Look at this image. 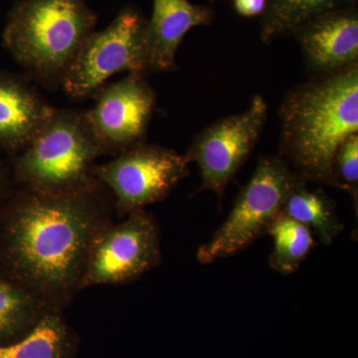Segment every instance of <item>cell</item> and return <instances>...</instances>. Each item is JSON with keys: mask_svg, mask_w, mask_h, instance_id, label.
I'll return each instance as SVG.
<instances>
[{"mask_svg": "<svg viewBox=\"0 0 358 358\" xmlns=\"http://www.w3.org/2000/svg\"><path fill=\"white\" fill-rule=\"evenodd\" d=\"M100 181L64 192L26 189L7 227V256L25 287L58 298L81 287L90 246L103 226Z\"/></svg>", "mask_w": 358, "mask_h": 358, "instance_id": "1", "label": "cell"}, {"mask_svg": "<svg viewBox=\"0 0 358 358\" xmlns=\"http://www.w3.org/2000/svg\"><path fill=\"white\" fill-rule=\"evenodd\" d=\"M279 157L305 182L338 188L339 145L358 134V64L294 87L280 108Z\"/></svg>", "mask_w": 358, "mask_h": 358, "instance_id": "2", "label": "cell"}, {"mask_svg": "<svg viewBox=\"0 0 358 358\" xmlns=\"http://www.w3.org/2000/svg\"><path fill=\"white\" fill-rule=\"evenodd\" d=\"M96 20L85 0H20L9 11L2 39L32 81L55 90Z\"/></svg>", "mask_w": 358, "mask_h": 358, "instance_id": "3", "label": "cell"}, {"mask_svg": "<svg viewBox=\"0 0 358 358\" xmlns=\"http://www.w3.org/2000/svg\"><path fill=\"white\" fill-rule=\"evenodd\" d=\"M107 155L86 113L56 109L15 164V173L28 189L64 192L96 182L94 162Z\"/></svg>", "mask_w": 358, "mask_h": 358, "instance_id": "4", "label": "cell"}, {"mask_svg": "<svg viewBox=\"0 0 358 358\" xmlns=\"http://www.w3.org/2000/svg\"><path fill=\"white\" fill-rule=\"evenodd\" d=\"M301 181L279 155L261 157L229 216L210 240L197 250L199 262L210 264L236 255L267 234L289 193Z\"/></svg>", "mask_w": 358, "mask_h": 358, "instance_id": "5", "label": "cell"}, {"mask_svg": "<svg viewBox=\"0 0 358 358\" xmlns=\"http://www.w3.org/2000/svg\"><path fill=\"white\" fill-rule=\"evenodd\" d=\"M147 18L134 6L124 7L108 27L87 38L63 79L68 96L95 95L110 77L122 72H148Z\"/></svg>", "mask_w": 358, "mask_h": 358, "instance_id": "6", "label": "cell"}, {"mask_svg": "<svg viewBox=\"0 0 358 358\" xmlns=\"http://www.w3.org/2000/svg\"><path fill=\"white\" fill-rule=\"evenodd\" d=\"M188 166L185 155L141 143L94 166L93 176L114 193L119 213L129 214L166 199L189 174Z\"/></svg>", "mask_w": 358, "mask_h": 358, "instance_id": "7", "label": "cell"}, {"mask_svg": "<svg viewBox=\"0 0 358 358\" xmlns=\"http://www.w3.org/2000/svg\"><path fill=\"white\" fill-rule=\"evenodd\" d=\"M159 228L143 209L122 222L102 226L90 246L81 287L120 284L145 274L159 263Z\"/></svg>", "mask_w": 358, "mask_h": 358, "instance_id": "8", "label": "cell"}, {"mask_svg": "<svg viewBox=\"0 0 358 358\" xmlns=\"http://www.w3.org/2000/svg\"><path fill=\"white\" fill-rule=\"evenodd\" d=\"M267 115V103L258 95L245 112L218 120L195 136L185 155L189 164L199 166L201 185L197 192L210 190L222 200L226 187L255 148Z\"/></svg>", "mask_w": 358, "mask_h": 358, "instance_id": "9", "label": "cell"}, {"mask_svg": "<svg viewBox=\"0 0 358 358\" xmlns=\"http://www.w3.org/2000/svg\"><path fill=\"white\" fill-rule=\"evenodd\" d=\"M145 75L129 73L95 94V106L87 119L107 154L143 143L157 107L155 90Z\"/></svg>", "mask_w": 358, "mask_h": 358, "instance_id": "10", "label": "cell"}, {"mask_svg": "<svg viewBox=\"0 0 358 358\" xmlns=\"http://www.w3.org/2000/svg\"><path fill=\"white\" fill-rule=\"evenodd\" d=\"M306 64L315 77L333 74L357 64V4L334 9L294 30Z\"/></svg>", "mask_w": 358, "mask_h": 358, "instance_id": "11", "label": "cell"}, {"mask_svg": "<svg viewBox=\"0 0 358 358\" xmlns=\"http://www.w3.org/2000/svg\"><path fill=\"white\" fill-rule=\"evenodd\" d=\"M214 17L210 6L189 0H152V16L145 28L148 72L173 69L185 35L197 26L210 25Z\"/></svg>", "mask_w": 358, "mask_h": 358, "instance_id": "12", "label": "cell"}, {"mask_svg": "<svg viewBox=\"0 0 358 358\" xmlns=\"http://www.w3.org/2000/svg\"><path fill=\"white\" fill-rule=\"evenodd\" d=\"M54 110L27 78L0 73V147L24 150Z\"/></svg>", "mask_w": 358, "mask_h": 358, "instance_id": "13", "label": "cell"}, {"mask_svg": "<svg viewBox=\"0 0 358 358\" xmlns=\"http://www.w3.org/2000/svg\"><path fill=\"white\" fill-rule=\"evenodd\" d=\"M306 185L301 181L294 188L282 212L307 226L322 244L329 246L343 230L336 205L324 190H310Z\"/></svg>", "mask_w": 358, "mask_h": 358, "instance_id": "14", "label": "cell"}, {"mask_svg": "<svg viewBox=\"0 0 358 358\" xmlns=\"http://www.w3.org/2000/svg\"><path fill=\"white\" fill-rule=\"evenodd\" d=\"M357 0H267L261 16L260 35L264 43L293 34L296 28L322 14L352 6Z\"/></svg>", "mask_w": 358, "mask_h": 358, "instance_id": "15", "label": "cell"}, {"mask_svg": "<svg viewBox=\"0 0 358 358\" xmlns=\"http://www.w3.org/2000/svg\"><path fill=\"white\" fill-rule=\"evenodd\" d=\"M70 338L57 313H44L17 343L0 345V358H68Z\"/></svg>", "mask_w": 358, "mask_h": 358, "instance_id": "16", "label": "cell"}, {"mask_svg": "<svg viewBox=\"0 0 358 358\" xmlns=\"http://www.w3.org/2000/svg\"><path fill=\"white\" fill-rule=\"evenodd\" d=\"M267 234L274 240V249L268 263L282 275L296 272L315 245L310 228L282 212L271 223Z\"/></svg>", "mask_w": 358, "mask_h": 358, "instance_id": "17", "label": "cell"}, {"mask_svg": "<svg viewBox=\"0 0 358 358\" xmlns=\"http://www.w3.org/2000/svg\"><path fill=\"white\" fill-rule=\"evenodd\" d=\"M41 301L27 287L0 281V339L34 327L40 317Z\"/></svg>", "mask_w": 358, "mask_h": 358, "instance_id": "18", "label": "cell"}, {"mask_svg": "<svg viewBox=\"0 0 358 358\" xmlns=\"http://www.w3.org/2000/svg\"><path fill=\"white\" fill-rule=\"evenodd\" d=\"M334 180L338 189L345 190L357 200L358 134L346 138L336 152L333 162Z\"/></svg>", "mask_w": 358, "mask_h": 358, "instance_id": "19", "label": "cell"}, {"mask_svg": "<svg viewBox=\"0 0 358 358\" xmlns=\"http://www.w3.org/2000/svg\"><path fill=\"white\" fill-rule=\"evenodd\" d=\"M233 6L235 13L242 17H258L265 13L267 0H234Z\"/></svg>", "mask_w": 358, "mask_h": 358, "instance_id": "20", "label": "cell"}, {"mask_svg": "<svg viewBox=\"0 0 358 358\" xmlns=\"http://www.w3.org/2000/svg\"><path fill=\"white\" fill-rule=\"evenodd\" d=\"M0 189H1V185H0Z\"/></svg>", "mask_w": 358, "mask_h": 358, "instance_id": "21", "label": "cell"}]
</instances>
